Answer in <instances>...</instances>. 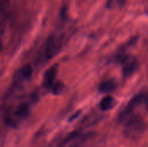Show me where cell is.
I'll list each match as a JSON object with an SVG mask.
<instances>
[{
	"mask_svg": "<svg viewBox=\"0 0 148 147\" xmlns=\"http://www.w3.org/2000/svg\"><path fill=\"white\" fill-rule=\"evenodd\" d=\"M147 129V121L140 116L133 115L125 122L123 133L126 138L131 140H137L143 136Z\"/></svg>",
	"mask_w": 148,
	"mask_h": 147,
	"instance_id": "obj_1",
	"label": "cell"
},
{
	"mask_svg": "<svg viewBox=\"0 0 148 147\" xmlns=\"http://www.w3.org/2000/svg\"><path fill=\"white\" fill-rule=\"evenodd\" d=\"M117 61L122 64V74L126 78L132 76L139 68V62L137 59L127 54L119 55L117 56Z\"/></svg>",
	"mask_w": 148,
	"mask_h": 147,
	"instance_id": "obj_2",
	"label": "cell"
},
{
	"mask_svg": "<svg viewBox=\"0 0 148 147\" xmlns=\"http://www.w3.org/2000/svg\"><path fill=\"white\" fill-rule=\"evenodd\" d=\"M146 100V94H140L134 96L127 104V106L125 107V109L121 113L119 116V122L120 123H125L130 117L133 116V113L135 110V108L140 106L141 103L145 102Z\"/></svg>",
	"mask_w": 148,
	"mask_h": 147,
	"instance_id": "obj_3",
	"label": "cell"
},
{
	"mask_svg": "<svg viewBox=\"0 0 148 147\" xmlns=\"http://www.w3.org/2000/svg\"><path fill=\"white\" fill-rule=\"evenodd\" d=\"M62 48V41L60 37H57L56 36H50L46 44H45V48H44V54L47 59H51L52 57H54L60 50Z\"/></svg>",
	"mask_w": 148,
	"mask_h": 147,
	"instance_id": "obj_4",
	"label": "cell"
},
{
	"mask_svg": "<svg viewBox=\"0 0 148 147\" xmlns=\"http://www.w3.org/2000/svg\"><path fill=\"white\" fill-rule=\"evenodd\" d=\"M57 74V65H54L50 67L47 71L44 73L43 80H42V85L46 88H50L51 86L55 82V79Z\"/></svg>",
	"mask_w": 148,
	"mask_h": 147,
	"instance_id": "obj_5",
	"label": "cell"
},
{
	"mask_svg": "<svg viewBox=\"0 0 148 147\" xmlns=\"http://www.w3.org/2000/svg\"><path fill=\"white\" fill-rule=\"evenodd\" d=\"M117 88V83L114 80H107L101 83L99 86V91L103 94H108L114 92Z\"/></svg>",
	"mask_w": 148,
	"mask_h": 147,
	"instance_id": "obj_6",
	"label": "cell"
},
{
	"mask_svg": "<svg viewBox=\"0 0 148 147\" xmlns=\"http://www.w3.org/2000/svg\"><path fill=\"white\" fill-rule=\"evenodd\" d=\"M116 105V101L112 96H106L103 98L100 103V107L102 111H108L114 107Z\"/></svg>",
	"mask_w": 148,
	"mask_h": 147,
	"instance_id": "obj_7",
	"label": "cell"
},
{
	"mask_svg": "<svg viewBox=\"0 0 148 147\" xmlns=\"http://www.w3.org/2000/svg\"><path fill=\"white\" fill-rule=\"evenodd\" d=\"M127 0H108L106 3V7L108 9H114V8H121L126 4Z\"/></svg>",
	"mask_w": 148,
	"mask_h": 147,
	"instance_id": "obj_8",
	"label": "cell"
},
{
	"mask_svg": "<svg viewBox=\"0 0 148 147\" xmlns=\"http://www.w3.org/2000/svg\"><path fill=\"white\" fill-rule=\"evenodd\" d=\"M49 89L51 90V92L54 94H60L61 93H62V91L64 89V85L62 82L57 81L54 82V84L51 86V88Z\"/></svg>",
	"mask_w": 148,
	"mask_h": 147,
	"instance_id": "obj_9",
	"label": "cell"
},
{
	"mask_svg": "<svg viewBox=\"0 0 148 147\" xmlns=\"http://www.w3.org/2000/svg\"><path fill=\"white\" fill-rule=\"evenodd\" d=\"M32 71H33V68L32 67L29 65V64H26L24 66L22 67V68L20 69V74L23 77V78H29L32 75Z\"/></svg>",
	"mask_w": 148,
	"mask_h": 147,
	"instance_id": "obj_10",
	"label": "cell"
},
{
	"mask_svg": "<svg viewBox=\"0 0 148 147\" xmlns=\"http://www.w3.org/2000/svg\"><path fill=\"white\" fill-rule=\"evenodd\" d=\"M80 113H81V111H78L77 113H74V114H73V115H72V116H71L69 119V121H70V122H71V121L75 120V119H76V118H77V117L80 115Z\"/></svg>",
	"mask_w": 148,
	"mask_h": 147,
	"instance_id": "obj_11",
	"label": "cell"
},
{
	"mask_svg": "<svg viewBox=\"0 0 148 147\" xmlns=\"http://www.w3.org/2000/svg\"><path fill=\"white\" fill-rule=\"evenodd\" d=\"M145 103L147 105V107L148 109V94H146V100H145Z\"/></svg>",
	"mask_w": 148,
	"mask_h": 147,
	"instance_id": "obj_12",
	"label": "cell"
}]
</instances>
